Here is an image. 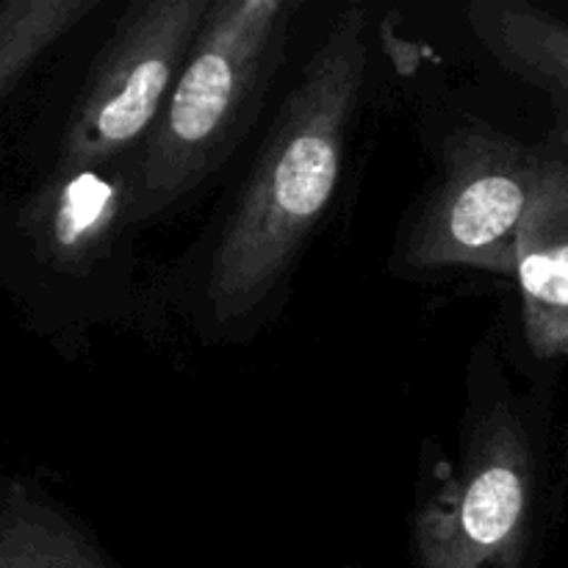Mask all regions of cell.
<instances>
[{
	"instance_id": "cell-1",
	"label": "cell",
	"mask_w": 568,
	"mask_h": 568,
	"mask_svg": "<svg viewBox=\"0 0 568 568\" xmlns=\"http://www.w3.org/2000/svg\"><path fill=\"white\" fill-rule=\"evenodd\" d=\"M366 64V14L347 6L294 83L211 250L205 297L216 322L253 316L331 209Z\"/></svg>"
},
{
	"instance_id": "cell-2",
	"label": "cell",
	"mask_w": 568,
	"mask_h": 568,
	"mask_svg": "<svg viewBox=\"0 0 568 568\" xmlns=\"http://www.w3.org/2000/svg\"><path fill=\"white\" fill-rule=\"evenodd\" d=\"M297 3L214 0L175 89L136 153L139 225L170 214L231 155L281 59Z\"/></svg>"
},
{
	"instance_id": "cell-3",
	"label": "cell",
	"mask_w": 568,
	"mask_h": 568,
	"mask_svg": "<svg viewBox=\"0 0 568 568\" xmlns=\"http://www.w3.org/2000/svg\"><path fill=\"white\" fill-rule=\"evenodd\" d=\"M541 153L491 125H464L442 148V175L405 236L416 270L516 272V236Z\"/></svg>"
},
{
	"instance_id": "cell-4",
	"label": "cell",
	"mask_w": 568,
	"mask_h": 568,
	"mask_svg": "<svg viewBox=\"0 0 568 568\" xmlns=\"http://www.w3.org/2000/svg\"><path fill=\"white\" fill-rule=\"evenodd\" d=\"M214 0L128 6L72 109L59 170H92L142 150Z\"/></svg>"
},
{
	"instance_id": "cell-5",
	"label": "cell",
	"mask_w": 568,
	"mask_h": 568,
	"mask_svg": "<svg viewBox=\"0 0 568 568\" xmlns=\"http://www.w3.org/2000/svg\"><path fill=\"white\" fill-rule=\"evenodd\" d=\"M536 469L519 416L497 408L475 427L458 475L416 516L422 568H521Z\"/></svg>"
},
{
	"instance_id": "cell-6",
	"label": "cell",
	"mask_w": 568,
	"mask_h": 568,
	"mask_svg": "<svg viewBox=\"0 0 568 568\" xmlns=\"http://www.w3.org/2000/svg\"><path fill=\"white\" fill-rule=\"evenodd\" d=\"M136 155L92 170H59L31 205L44 255L72 275L109 264L128 244L136 216Z\"/></svg>"
},
{
	"instance_id": "cell-7",
	"label": "cell",
	"mask_w": 568,
	"mask_h": 568,
	"mask_svg": "<svg viewBox=\"0 0 568 568\" xmlns=\"http://www.w3.org/2000/svg\"><path fill=\"white\" fill-rule=\"evenodd\" d=\"M527 342L538 358L568 355V161L544 155L516 236Z\"/></svg>"
},
{
	"instance_id": "cell-8",
	"label": "cell",
	"mask_w": 568,
	"mask_h": 568,
	"mask_svg": "<svg viewBox=\"0 0 568 568\" xmlns=\"http://www.w3.org/2000/svg\"><path fill=\"white\" fill-rule=\"evenodd\" d=\"M466 14L477 42L510 75L568 98V22L519 0H477Z\"/></svg>"
},
{
	"instance_id": "cell-9",
	"label": "cell",
	"mask_w": 568,
	"mask_h": 568,
	"mask_svg": "<svg viewBox=\"0 0 568 568\" xmlns=\"http://www.w3.org/2000/svg\"><path fill=\"white\" fill-rule=\"evenodd\" d=\"M0 568H111L64 514L11 486L0 499Z\"/></svg>"
},
{
	"instance_id": "cell-10",
	"label": "cell",
	"mask_w": 568,
	"mask_h": 568,
	"mask_svg": "<svg viewBox=\"0 0 568 568\" xmlns=\"http://www.w3.org/2000/svg\"><path fill=\"white\" fill-rule=\"evenodd\" d=\"M98 9L94 0H9L0 3V98L61 37Z\"/></svg>"
}]
</instances>
